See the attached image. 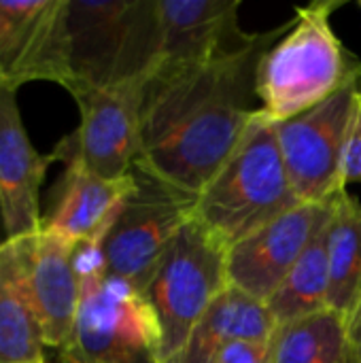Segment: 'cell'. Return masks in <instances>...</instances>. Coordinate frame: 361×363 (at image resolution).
Wrapping results in <instances>:
<instances>
[{
  "instance_id": "cell-6",
  "label": "cell",
  "mask_w": 361,
  "mask_h": 363,
  "mask_svg": "<svg viewBox=\"0 0 361 363\" xmlns=\"http://www.w3.org/2000/svg\"><path fill=\"white\" fill-rule=\"evenodd\" d=\"M228 285V247L191 217L143 294L162 332L164 363L183 349L196 323Z\"/></svg>"
},
{
  "instance_id": "cell-11",
  "label": "cell",
  "mask_w": 361,
  "mask_h": 363,
  "mask_svg": "<svg viewBox=\"0 0 361 363\" xmlns=\"http://www.w3.org/2000/svg\"><path fill=\"white\" fill-rule=\"evenodd\" d=\"M68 0H0V87L68 85Z\"/></svg>"
},
{
  "instance_id": "cell-22",
  "label": "cell",
  "mask_w": 361,
  "mask_h": 363,
  "mask_svg": "<svg viewBox=\"0 0 361 363\" xmlns=\"http://www.w3.org/2000/svg\"><path fill=\"white\" fill-rule=\"evenodd\" d=\"M343 183L345 187L349 183H361V108L351 138H349V147L345 153V164H343Z\"/></svg>"
},
{
  "instance_id": "cell-19",
  "label": "cell",
  "mask_w": 361,
  "mask_h": 363,
  "mask_svg": "<svg viewBox=\"0 0 361 363\" xmlns=\"http://www.w3.org/2000/svg\"><path fill=\"white\" fill-rule=\"evenodd\" d=\"M328 228L311 242L279 289L266 300L274 323H289L328 308L330 264H328Z\"/></svg>"
},
{
  "instance_id": "cell-9",
  "label": "cell",
  "mask_w": 361,
  "mask_h": 363,
  "mask_svg": "<svg viewBox=\"0 0 361 363\" xmlns=\"http://www.w3.org/2000/svg\"><path fill=\"white\" fill-rule=\"evenodd\" d=\"M145 83L85 89L74 94L81 121L49 153L53 162L79 166L96 177L119 181L134 172L140 153Z\"/></svg>"
},
{
  "instance_id": "cell-7",
  "label": "cell",
  "mask_w": 361,
  "mask_h": 363,
  "mask_svg": "<svg viewBox=\"0 0 361 363\" xmlns=\"http://www.w3.org/2000/svg\"><path fill=\"white\" fill-rule=\"evenodd\" d=\"M194 206L196 196L134 168V191L102 240L104 274L145 294Z\"/></svg>"
},
{
  "instance_id": "cell-13",
  "label": "cell",
  "mask_w": 361,
  "mask_h": 363,
  "mask_svg": "<svg viewBox=\"0 0 361 363\" xmlns=\"http://www.w3.org/2000/svg\"><path fill=\"white\" fill-rule=\"evenodd\" d=\"M51 155L34 149L17 104V91L0 87V223L4 238L43 228L40 187Z\"/></svg>"
},
{
  "instance_id": "cell-4",
  "label": "cell",
  "mask_w": 361,
  "mask_h": 363,
  "mask_svg": "<svg viewBox=\"0 0 361 363\" xmlns=\"http://www.w3.org/2000/svg\"><path fill=\"white\" fill-rule=\"evenodd\" d=\"M298 204L274 125L255 111L240 145L196 196L194 219L230 249Z\"/></svg>"
},
{
  "instance_id": "cell-24",
  "label": "cell",
  "mask_w": 361,
  "mask_h": 363,
  "mask_svg": "<svg viewBox=\"0 0 361 363\" xmlns=\"http://www.w3.org/2000/svg\"><path fill=\"white\" fill-rule=\"evenodd\" d=\"M0 245H2V240H0Z\"/></svg>"
},
{
  "instance_id": "cell-2",
  "label": "cell",
  "mask_w": 361,
  "mask_h": 363,
  "mask_svg": "<svg viewBox=\"0 0 361 363\" xmlns=\"http://www.w3.org/2000/svg\"><path fill=\"white\" fill-rule=\"evenodd\" d=\"M340 2L300 6L285 34L262 55L255 74L257 115L277 125L326 102L361 79V60L338 38Z\"/></svg>"
},
{
  "instance_id": "cell-15",
  "label": "cell",
  "mask_w": 361,
  "mask_h": 363,
  "mask_svg": "<svg viewBox=\"0 0 361 363\" xmlns=\"http://www.w3.org/2000/svg\"><path fill=\"white\" fill-rule=\"evenodd\" d=\"M132 191L134 172L109 181L79 166H66L49 196L43 228L62 234L74 245H102Z\"/></svg>"
},
{
  "instance_id": "cell-20",
  "label": "cell",
  "mask_w": 361,
  "mask_h": 363,
  "mask_svg": "<svg viewBox=\"0 0 361 363\" xmlns=\"http://www.w3.org/2000/svg\"><path fill=\"white\" fill-rule=\"evenodd\" d=\"M45 338L0 245V363H43Z\"/></svg>"
},
{
  "instance_id": "cell-21",
  "label": "cell",
  "mask_w": 361,
  "mask_h": 363,
  "mask_svg": "<svg viewBox=\"0 0 361 363\" xmlns=\"http://www.w3.org/2000/svg\"><path fill=\"white\" fill-rule=\"evenodd\" d=\"M217 363H268V342L236 340L217 357Z\"/></svg>"
},
{
  "instance_id": "cell-16",
  "label": "cell",
  "mask_w": 361,
  "mask_h": 363,
  "mask_svg": "<svg viewBox=\"0 0 361 363\" xmlns=\"http://www.w3.org/2000/svg\"><path fill=\"white\" fill-rule=\"evenodd\" d=\"M277 323L266 302L228 285L191 330L183 349L168 363H217L219 353L236 340L268 342Z\"/></svg>"
},
{
  "instance_id": "cell-1",
  "label": "cell",
  "mask_w": 361,
  "mask_h": 363,
  "mask_svg": "<svg viewBox=\"0 0 361 363\" xmlns=\"http://www.w3.org/2000/svg\"><path fill=\"white\" fill-rule=\"evenodd\" d=\"M289 21L251 36L213 60L153 72L145 83L138 170L198 196L240 145L257 106L255 74L262 55Z\"/></svg>"
},
{
  "instance_id": "cell-10",
  "label": "cell",
  "mask_w": 361,
  "mask_h": 363,
  "mask_svg": "<svg viewBox=\"0 0 361 363\" xmlns=\"http://www.w3.org/2000/svg\"><path fill=\"white\" fill-rule=\"evenodd\" d=\"M77 247L47 228L2 240L11 272L49 349L62 347L79 313L83 283L74 264Z\"/></svg>"
},
{
  "instance_id": "cell-17",
  "label": "cell",
  "mask_w": 361,
  "mask_h": 363,
  "mask_svg": "<svg viewBox=\"0 0 361 363\" xmlns=\"http://www.w3.org/2000/svg\"><path fill=\"white\" fill-rule=\"evenodd\" d=\"M328 308L351 319L361 296V202L347 189L334 198L328 228Z\"/></svg>"
},
{
  "instance_id": "cell-12",
  "label": "cell",
  "mask_w": 361,
  "mask_h": 363,
  "mask_svg": "<svg viewBox=\"0 0 361 363\" xmlns=\"http://www.w3.org/2000/svg\"><path fill=\"white\" fill-rule=\"evenodd\" d=\"M334 200L302 202L228 249V283L266 302L332 219Z\"/></svg>"
},
{
  "instance_id": "cell-3",
  "label": "cell",
  "mask_w": 361,
  "mask_h": 363,
  "mask_svg": "<svg viewBox=\"0 0 361 363\" xmlns=\"http://www.w3.org/2000/svg\"><path fill=\"white\" fill-rule=\"evenodd\" d=\"M66 40L70 96L149 81L162 49L157 0H68Z\"/></svg>"
},
{
  "instance_id": "cell-14",
  "label": "cell",
  "mask_w": 361,
  "mask_h": 363,
  "mask_svg": "<svg viewBox=\"0 0 361 363\" xmlns=\"http://www.w3.org/2000/svg\"><path fill=\"white\" fill-rule=\"evenodd\" d=\"M240 0H157L162 49L153 72L204 64L243 45L251 32L238 26Z\"/></svg>"
},
{
  "instance_id": "cell-23",
  "label": "cell",
  "mask_w": 361,
  "mask_h": 363,
  "mask_svg": "<svg viewBox=\"0 0 361 363\" xmlns=\"http://www.w3.org/2000/svg\"><path fill=\"white\" fill-rule=\"evenodd\" d=\"M349 342H351L355 363H361V296L351 319H349Z\"/></svg>"
},
{
  "instance_id": "cell-25",
  "label": "cell",
  "mask_w": 361,
  "mask_h": 363,
  "mask_svg": "<svg viewBox=\"0 0 361 363\" xmlns=\"http://www.w3.org/2000/svg\"><path fill=\"white\" fill-rule=\"evenodd\" d=\"M43 363H47V362H43Z\"/></svg>"
},
{
  "instance_id": "cell-18",
  "label": "cell",
  "mask_w": 361,
  "mask_h": 363,
  "mask_svg": "<svg viewBox=\"0 0 361 363\" xmlns=\"http://www.w3.org/2000/svg\"><path fill=\"white\" fill-rule=\"evenodd\" d=\"M268 363H355L347 319L326 308L279 323L268 340Z\"/></svg>"
},
{
  "instance_id": "cell-8",
  "label": "cell",
  "mask_w": 361,
  "mask_h": 363,
  "mask_svg": "<svg viewBox=\"0 0 361 363\" xmlns=\"http://www.w3.org/2000/svg\"><path fill=\"white\" fill-rule=\"evenodd\" d=\"M361 108V79L326 102L274 125L281 157L300 202H330L340 191L343 164Z\"/></svg>"
},
{
  "instance_id": "cell-5",
  "label": "cell",
  "mask_w": 361,
  "mask_h": 363,
  "mask_svg": "<svg viewBox=\"0 0 361 363\" xmlns=\"http://www.w3.org/2000/svg\"><path fill=\"white\" fill-rule=\"evenodd\" d=\"M81 283L74 325L53 363H164L162 332L140 291L104 274Z\"/></svg>"
}]
</instances>
